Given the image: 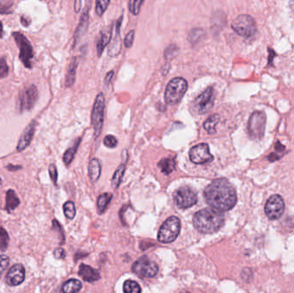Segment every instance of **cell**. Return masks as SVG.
<instances>
[{
    "mask_svg": "<svg viewBox=\"0 0 294 293\" xmlns=\"http://www.w3.org/2000/svg\"><path fill=\"white\" fill-rule=\"evenodd\" d=\"M206 203L220 212H226L235 206L237 193L226 179H217L210 183L204 191Z\"/></svg>",
    "mask_w": 294,
    "mask_h": 293,
    "instance_id": "1",
    "label": "cell"
},
{
    "mask_svg": "<svg viewBox=\"0 0 294 293\" xmlns=\"http://www.w3.org/2000/svg\"><path fill=\"white\" fill-rule=\"evenodd\" d=\"M224 214L213 208H205L195 213L193 224L200 232L209 234L219 231L224 224Z\"/></svg>",
    "mask_w": 294,
    "mask_h": 293,
    "instance_id": "2",
    "label": "cell"
},
{
    "mask_svg": "<svg viewBox=\"0 0 294 293\" xmlns=\"http://www.w3.org/2000/svg\"><path fill=\"white\" fill-rule=\"evenodd\" d=\"M188 90V83L183 77H175L166 86L165 99L167 104L175 105L180 102Z\"/></svg>",
    "mask_w": 294,
    "mask_h": 293,
    "instance_id": "3",
    "label": "cell"
},
{
    "mask_svg": "<svg viewBox=\"0 0 294 293\" xmlns=\"http://www.w3.org/2000/svg\"><path fill=\"white\" fill-rule=\"evenodd\" d=\"M181 231V221L172 216L166 220L158 231V239L163 243H170L177 238Z\"/></svg>",
    "mask_w": 294,
    "mask_h": 293,
    "instance_id": "4",
    "label": "cell"
},
{
    "mask_svg": "<svg viewBox=\"0 0 294 293\" xmlns=\"http://www.w3.org/2000/svg\"><path fill=\"white\" fill-rule=\"evenodd\" d=\"M232 30L240 37L250 38L257 33V24L250 16L240 15L232 22Z\"/></svg>",
    "mask_w": 294,
    "mask_h": 293,
    "instance_id": "5",
    "label": "cell"
},
{
    "mask_svg": "<svg viewBox=\"0 0 294 293\" xmlns=\"http://www.w3.org/2000/svg\"><path fill=\"white\" fill-rule=\"evenodd\" d=\"M12 37L19 48V59L27 68H31V59H33V48L28 38L20 32H14Z\"/></svg>",
    "mask_w": 294,
    "mask_h": 293,
    "instance_id": "6",
    "label": "cell"
},
{
    "mask_svg": "<svg viewBox=\"0 0 294 293\" xmlns=\"http://www.w3.org/2000/svg\"><path fill=\"white\" fill-rule=\"evenodd\" d=\"M104 109L105 97L103 93H99L96 96L92 113V124L95 131V138L101 134L104 121Z\"/></svg>",
    "mask_w": 294,
    "mask_h": 293,
    "instance_id": "7",
    "label": "cell"
},
{
    "mask_svg": "<svg viewBox=\"0 0 294 293\" xmlns=\"http://www.w3.org/2000/svg\"><path fill=\"white\" fill-rule=\"evenodd\" d=\"M132 271L141 278H152L157 275L158 267L148 257H141L132 265Z\"/></svg>",
    "mask_w": 294,
    "mask_h": 293,
    "instance_id": "8",
    "label": "cell"
},
{
    "mask_svg": "<svg viewBox=\"0 0 294 293\" xmlns=\"http://www.w3.org/2000/svg\"><path fill=\"white\" fill-rule=\"evenodd\" d=\"M266 115L261 111H255L251 114L248 124V132L252 139H261L264 135Z\"/></svg>",
    "mask_w": 294,
    "mask_h": 293,
    "instance_id": "9",
    "label": "cell"
},
{
    "mask_svg": "<svg viewBox=\"0 0 294 293\" xmlns=\"http://www.w3.org/2000/svg\"><path fill=\"white\" fill-rule=\"evenodd\" d=\"M174 200L179 208H190L197 202V194L191 187L184 186L175 192Z\"/></svg>",
    "mask_w": 294,
    "mask_h": 293,
    "instance_id": "10",
    "label": "cell"
},
{
    "mask_svg": "<svg viewBox=\"0 0 294 293\" xmlns=\"http://www.w3.org/2000/svg\"><path fill=\"white\" fill-rule=\"evenodd\" d=\"M215 100V92L213 87L206 89L205 92L199 95L194 101V109L196 113L200 114H206L209 111Z\"/></svg>",
    "mask_w": 294,
    "mask_h": 293,
    "instance_id": "11",
    "label": "cell"
},
{
    "mask_svg": "<svg viewBox=\"0 0 294 293\" xmlns=\"http://www.w3.org/2000/svg\"><path fill=\"white\" fill-rule=\"evenodd\" d=\"M38 99L37 86L30 85L19 93V109L20 111L30 110Z\"/></svg>",
    "mask_w": 294,
    "mask_h": 293,
    "instance_id": "12",
    "label": "cell"
},
{
    "mask_svg": "<svg viewBox=\"0 0 294 293\" xmlns=\"http://www.w3.org/2000/svg\"><path fill=\"white\" fill-rule=\"evenodd\" d=\"M285 204L279 194L272 195L265 205V213L270 220H277L283 214Z\"/></svg>",
    "mask_w": 294,
    "mask_h": 293,
    "instance_id": "13",
    "label": "cell"
},
{
    "mask_svg": "<svg viewBox=\"0 0 294 293\" xmlns=\"http://www.w3.org/2000/svg\"><path fill=\"white\" fill-rule=\"evenodd\" d=\"M189 158L192 163L195 165H203L213 159V155L210 153L209 146L206 143L199 144L192 147L189 151Z\"/></svg>",
    "mask_w": 294,
    "mask_h": 293,
    "instance_id": "14",
    "label": "cell"
},
{
    "mask_svg": "<svg viewBox=\"0 0 294 293\" xmlns=\"http://www.w3.org/2000/svg\"><path fill=\"white\" fill-rule=\"evenodd\" d=\"M25 278V269L21 264H16L8 272L6 283L9 286H18Z\"/></svg>",
    "mask_w": 294,
    "mask_h": 293,
    "instance_id": "15",
    "label": "cell"
},
{
    "mask_svg": "<svg viewBox=\"0 0 294 293\" xmlns=\"http://www.w3.org/2000/svg\"><path fill=\"white\" fill-rule=\"evenodd\" d=\"M36 128H37V121H31L30 124L28 125V127H26L24 131L22 132V135L20 136L18 146H17V150L18 152H21L30 146V142L33 139L34 134H35Z\"/></svg>",
    "mask_w": 294,
    "mask_h": 293,
    "instance_id": "16",
    "label": "cell"
},
{
    "mask_svg": "<svg viewBox=\"0 0 294 293\" xmlns=\"http://www.w3.org/2000/svg\"><path fill=\"white\" fill-rule=\"evenodd\" d=\"M122 17L118 20L115 27V34L114 38L111 41L110 45L109 47L108 54L110 57L117 56L122 50V39H121V24H122Z\"/></svg>",
    "mask_w": 294,
    "mask_h": 293,
    "instance_id": "17",
    "label": "cell"
},
{
    "mask_svg": "<svg viewBox=\"0 0 294 293\" xmlns=\"http://www.w3.org/2000/svg\"><path fill=\"white\" fill-rule=\"evenodd\" d=\"M78 275L80 277H82L84 280L87 281V282L97 281L101 278L99 273L96 271V269H94V268H92V267H90L88 265H85V264L80 265Z\"/></svg>",
    "mask_w": 294,
    "mask_h": 293,
    "instance_id": "18",
    "label": "cell"
},
{
    "mask_svg": "<svg viewBox=\"0 0 294 293\" xmlns=\"http://www.w3.org/2000/svg\"><path fill=\"white\" fill-rule=\"evenodd\" d=\"M112 31L113 29L112 27H107L105 29H103L101 32H100V37L97 41V45H96V50H97V55L101 56L103 54L104 48L106 47L107 45L110 43V41L111 40V37H112Z\"/></svg>",
    "mask_w": 294,
    "mask_h": 293,
    "instance_id": "19",
    "label": "cell"
},
{
    "mask_svg": "<svg viewBox=\"0 0 294 293\" xmlns=\"http://www.w3.org/2000/svg\"><path fill=\"white\" fill-rule=\"evenodd\" d=\"M89 24V12L88 11H84V13L82 14L81 18L79 24L77 26V30L74 35V40L75 42H77V40H79L82 37L85 36L87 29H88Z\"/></svg>",
    "mask_w": 294,
    "mask_h": 293,
    "instance_id": "20",
    "label": "cell"
},
{
    "mask_svg": "<svg viewBox=\"0 0 294 293\" xmlns=\"http://www.w3.org/2000/svg\"><path fill=\"white\" fill-rule=\"evenodd\" d=\"M77 57H74L72 61H71L70 65L68 66V70H67V73H66V87H71L72 85H74L76 80V72H77Z\"/></svg>",
    "mask_w": 294,
    "mask_h": 293,
    "instance_id": "21",
    "label": "cell"
},
{
    "mask_svg": "<svg viewBox=\"0 0 294 293\" xmlns=\"http://www.w3.org/2000/svg\"><path fill=\"white\" fill-rule=\"evenodd\" d=\"M101 176V165L98 159L93 158L89 164V176L92 183H96Z\"/></svg>",
    "mask_w": 294,
    "mask_h": 293,
    "instance_id": "22",
    "label": "cell"
},
{
    "mask_svg": "<svg viewBox=\"0 0 294 293\" xmlns=\"http://www.w3.org/2000/svg\"><path fill=\"white\" fill-rule=\"evenodd\" d=\"M82 284L79 280L73 278L66 281L62 286L60 293H78L81 290Z\"/></svg>",
    "mask_w": 294,
    "mask_h": 293,
    "instance_id": "23",
    "label": "cell"
},
{
    "mask_svg": "<svg viewBox=\"0 0 294 293\" xmlns=\"http://www.w3.org/2000/svg\"><path fill=\"white\" fill-rule=\"evenodd\" d=\"M158 166L164 174L169 175L175 170L176 162L173 158H163L162 160L158 162Z\"/></svg>",
    "mask_w": 294,
    "mask_h": 293,
    "instance_id": "24",
    "label": "cell"
},
{
    "mask_svg": "<svg viewBox=\"0 0 294 293\" xmlns=\"http://www.w3.org/2000/svg\"><path fill=\"white\" fill-rule=\"evenodd\" d=\"M220 121V116L219 114H212L210 117L206 119V121L204 122L203 127H204V128H205L206 132L210 133V134H213L215 132L216 126L219 124Z\"/></svg>",
    "mask_w": 294,
    "mask_h": 293,
    "instance_id": "25",
    "label": "cell"
},
{
    "mask_svg": "<svg viewBox=\"0 0 294 293\" xmlns=\"http://www.w3.org/2000/svg\"><path fill=\"white\" fill-rule=\"evenodd\" d=\"M80 141H81V139H77V140L75 141V143L66 150L65 154L63 156V161H64V163H65L67 166L70 165L72 161L74 160V156H75L76 152H77V148L79 146Z\"/></svg>",
    "mask_w": 294,
    "mask_h": 293,
    "instance_id": "26",
    "label": "cell"
},
{
    "mask_svg": "<svg viewBox=\"0 0 294 293\" xmlns=\"http://www.w3.org/2000/svg\"><path fill=\"white\" fill-rule=\"evenodd\" d=\"M19 199L15 192L13 190H8L6 193V206L5 209L7 210L8 212H10L11 210H14L18 206Z\"/></svg>",
    "mask_w": 294,
    "mask_h": 293,
    "instance_id": "27",
    "label": "cell"
},
{
    "mask_svg": "<svg viewBox=\"0 0 294 293\" xmlns=\"http://www.w3.org/2000/svg\"><path fill=\"white\" fill-rule=\"evenodd\" d=\"M112 197H113V195L110 194V193L101 194L98 197V199H97V208H98V213L100 214L104 213V211L108 207Z\"/></svg>",
    "mask_w": 294,
    "mask_h": 293,
    "instance_id": "28",
    "label": "cell"
},
{
    "mask_svg": "<svg viewBox=\"0 0 294 293\" xmlns=\"http://www.w3.org/2000/svg\"><path fill=\"white\" fill-rule=\"evenodd\" d=\"M125 170L126 165L123 164V165H120L118 167V169H116V171L114 172V176L112 177L111 184H112V187L115 188V189L120 186V184L122 183V180L123 178V176H124Z\"/></svg>",
    "mask_w": 294,
    "mask_h": 293,
    "instance_id": "29",
    "label": "cell"
},
{
    "mask_svg": "<svg viewBox=\"0 0 294 293\" xmlns=\"http://www.w3.org/2000/svg\"><path fill=\"white\" fill-rule=\"evenodd\" d=\"M124 293H141V288L138 283L133 280H127L123 285Z\"/></svg>",
    "mask_w": 294,
    "mask_h": 293,
    "instance_id": "30",
    "label": "cell"
},
{
    "mask_svg": "<svg viewBox=\"0 0 294 293\" xmlns=\"http://www.w3.org/2000/svg\"><path fill=\"white\" fill-rule=\"evenodd\" d=\"M204 35H205V31L202 29H193L188 33V40L192 44H195L202 38Z\"/></svg>",
    "mask_w": 294,
    "mask_h": 293,
    "instance_id": "31",
    "label": "cell"
},
{
    "mask_svg": "<svg viewBox=\"0 0 294 293\" xmlns=\"http://www.w3.org/2000/svg\"><path fill=\"white\" fill-rule=\"evenodd\" d=\"M63 209H64V213L67 219H69V220L74 219V217L76 215V208H75L74 202H66L63 206Z\"/></svg>",
    "mask_w": 294,
    "mask_h": 293,
    "instance_id": "32",
    "label": "cell"
},
{
    "mask_svg": "<svg viewBox=\"0 0 294 293\" xmlns=\"http://www.w3.org/2000/svg\"><path fill=\"white\" fill-rule=\"evenodd\" d=\"M179 53V48L177 45L171 44L169 45V47H167L165 51V58L167 60L174 59L175 57H177V55Z\"/></svg>",
    "mask_w": 294,
    "mask_h": 293,
    "instance_id": "33",
    "label": "cell"
},
{
    "mask_svg": "<svg viewBox=\"0 0 294 293\" xmlns=\"http://www.w3.org/2000/svg\"><path fill=\"white\" fill-rule=\"evenodd\" d=\"M144 4L143 0H130L129 1V11L133 15L137 16L140 13L141 5Z\"/></svg>",
    "mask_w": 294,
    "mask_h": 293,
    "instance_id": "34",
    "label": "cell"
},
{
    "mask_svg": "<svg viewBox=\"0 0 294 293\" xmlns=\"http://www.w3.org/2000/svg\"><path fill=\"white\" fill-rule=\"evenodd\" d=\"M110 4V0H99V1H96V15L99 16V17L103 16L104 11H106L107 8H108Z\"/></svg>",
    "mask_w": 294,
    "mask_h": 293,
    "instance_id": "35",
    "label": "cell"
},
{
    "mask_svg": "<svg viewBox=\"0 0 294 293\" xmlns=\"http://www.w3.org/2000/svg\"><path fill=\"white\" fill-rule=\"evenodd\" d=\"M13 6V2L11 1H1L0 2V14H10Z\"/></svg>",
    "mask_w": 294,
    "mask_h": 293,
    "instance_id": "36",
    "label": "cell"
},
{
    "mask_svg": "<svg viewBox=\"0 0 294 293\" xmlns=\"http://www.w3.org/2000/svg\"><path fill=\"white\" fill-rule=\"evenodd\" d=\"M9 73V67L4 58H0V79L7 77Z\"/></svg>",
    "mask_w": 294,
    "mask_h": 293,
    "instance_id": "37",
    "label": "cell"
},
{
    "mask_svg": "<svg viewBox=\"0 0 294 293\" xmlns=\"http://www.w3.org/2000/svg\"><path fill=\"white\" fill-rule=\"evenodd\" d=\"M103 144L105 146L109 148H114L117 146L118 140L114 136L107 135L103 139Z\"/></svg>",
    "mask_w": 294,
    "mask_h": 293,
    "instance_id": "38",
    "label": "cell"
},
{
    "mask_svg": "<svg viewBox=\"0 0 294 293\" xmlns=\"http://www.w3.org/2000/svg\"><path fill=\"white\" fill-rule=\"evenodd\" d=\"M10 264V259L6 256H0V275H2Z\"/></svg>",
    "mask_w": 294,
    "mask_h": 293,
    "instance_id": "39",
    "label": "cell"
},
{
    "mask_svg": "<svg viewBox=\"0 0 294 293\" xmlns=\"http://www.w3.org/2000/svg\"><path fill=\"white\" fill-rule=\"evenodd\" d=\"M134 34H135V31H134V30H131V31H129V33L127 34V36H126L125 37V40H124V44H125L127 48H130L132 47V44H133Z\"/></svg>",
    "mask_w": 294,
    "mask_h": 293,
    "instance_id": "40",
    "label": "cell"
},
{
    "mask_svg": "<svg viewBox=\"0 0 294 293\" xmlns=\"http://www.w3.org/2000/svg\"><path fill=\"white\" fill-rule=\"evenodd\" d=\"M48 171H49V175H50V177H51L53 183L55 184H57L58 171H57V168H56L55 165H50V166H49V169H48Z\"/></svg>",
    "mask_w": 294,
    "mask_h": 293,
    "instance_id": "41",
    "label": "cell"
},
{
    "mask_svg": "<svg viewBox=\"0 0 294 293\" xmlns=\"http://www.w3.org/2000/svg\"><path fill=\"white\" fill-rule=\"evenodd\" d=\"M0 238L3 240V243L2 245L4 246V249L7 248V242H8V235L7 232L4 231L3 228H0Z\"/></svg>",
    "mask_w": 294,
    "mask_h": 293,
    "instance_id": "42",
    "label": "cell"
},
{
    "mask_svg": "<svg viewBox=\"0 0 294 293\" xmlns=\"http://www.w3.org/2000/svg\"><path fill=\"white\" fill-rule=\"evenodd\" d=\"M54 256L57 259H63V258H65L66 257V253H65V251H64V249H56L55 250V252H54Z\"/></svg>",
    "mask_w": 294,
    "mask_h": 293,
    "instance_id": "43",
    "label": "cell"
},
{
    "mask_svg": "<svg viewBox=\"0 0 294 293\" xmlns=\"http://www.w3.org/2000/svg\"><path fill=\"white\" fill-rule=\"evenodd\" d=\"M114 71H110V72H109L108 73H107L106 77H105V84L106 85H110V84L111 80L113 79V77H114Z\"/></svg>",
    "mask_w": 294,
    "mask_h": 293,
    "instance_id": "44",
    "label": "cell"
},
{
    "mask_svg": "<svg viewBox=\"0 0 294 293\" xmlns=\"http://www.w3.org/2000/svg\"><path fill=\"white\" fill-rule=\"evenodd\" d=\"M21 22H22L23 26H29L30 24V19L25 17V16H22L21 18Z\"/></svg>",
    "mask_w": 294,
    "mask_h": 293,
    "instance_id": "45",
    "label": "cell"
},
{
    "mask_svg": "<svg viewBox=\"0 0 294 293\" xmlns=\"http://www.w3.org/2000/svg\"><path fill=\"white\" fill-rule=\"evenodd\" d=\"M22 168L21 166H19V165H8L7 169L10 170V171H16V170H18V169H20Z\"/></svg>",
    "mask_w": 294,
    "mask_h": 293,
    "instance_id": "46",
    "label": "cell"
},
{
    "mask_svg": "<svg viewBox=\"0 0 294 293\" xmlns=\"http://www.w3.org/2000/svg\"><path fill=\"white\" fill-rule=\"evenodd\" d=\"M81 1H75L74 6H75V11H76V12H78L79 10H80V5H81Z\"/></svg>",
    "mask_w": 294,
    "mask_h": 293,
    "instance_id": "47",
    "label": "cell"
},
{
    "mask_svg": "<svg viewBox=\"0 0 294 293\" xmlns=\"http://www.w3.org/2000/svg\"><path fill=\"white\" fill-rule=\"evenodd\" d=\"M2 36H3V24L0 22V37H2Z\"/></svg>",
    "mask_w": 294,
    "mask_h": 293,
    "instance_id": "48",
    "label": "cell"
},
{
    "mask_svg": "<svg viewBox=\"0 0 294 293\" xmlns=\"http://www.w3.org/2000/svg\"><path fill=\"white\" fill-rule=\"evenodd\" d=\"M188 293V292H182V293Z\"/></svg>",
    "mask_w": 294,
    "mask_h": 293,
    "instance_id": "49",
    "label": "cell"
},
{
    "mask_svg": "<svg viewBox=\"0 0 294 293\" xmlns=\"http://www.w3.org/2000/svg\"><path fill=\"white\" fill-rule=\"evenodd\" d=\"M0 183H1V179H0Z\"/></svg>",
    "mask_w": 294,
    "mask_h": 293,
    "instance_id": "50",
    "label": "cell"
}]
</instances>
